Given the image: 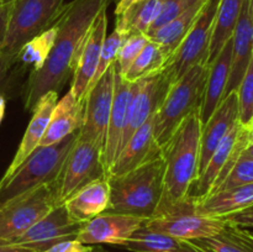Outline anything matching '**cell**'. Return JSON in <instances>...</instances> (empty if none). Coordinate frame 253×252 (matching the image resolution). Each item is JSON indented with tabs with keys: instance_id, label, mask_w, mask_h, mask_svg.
Segmentation results:
<instances>
[{
	"instance_id": "obj_37",
	"label": "cell",
	"mask_w": 253,
	"mask_h": 252,
	"mask_svg": "<svg viewBox=\"0 0 253 252\" xmlns=\"http://www.w3.org/2000/svg\"><path fill=\"white\" fill-rule=\"evenodd\" d=\"M198 1H200V0H161L160 14H158L157 19L155 20V22L152 24L147 34L172 21L173 19L179 16L185 10H188L190 6L197 4Z\"/></svg>"
},
{
	"instance_id": "obj_30",
	"label": "cell",
	"mask_w": 253,
	"mask_h": 252,
	"mask_svg": "<svg viewBox=\"0 0 253 252\" xmlns=\"http://www.w3.org/2000/svg\"><path fill=\"white\" fill-rule=\"evenodd\" d=\"M121 247L131 252H180L183 241L148 230L142 225Z\"/></svg>"
},
{
	"instance_id": "obj_38",
	"label": "cell",
	"mask_w": 253,
	"mask_h": 252,
	"mask_svg": "<svg viewBox=\"0 0 253 252\" xmlns=\"http://www.w3.org/2000/svg\"><path fill=\"white\" fill-rule=\"evenodd\" d=\"M94 247L90 245H84L77 239L64 240L53 245L44 252H91Z\"/></svg>"
},
{
	"instance_id": "obj_4",
	"label": "cell",
	"mask_w": 253,
	"mask_h": 252,
	"mask_svg": "<svg viewBox=\"0 0 253 252\" xmlns=\"http://www.w3.org/2000/svg\"><path fill=\"white\" fill-rule=\"evenodd\" d=\"M79 130L53 145L37 147L10 177L0 179V208L57 180Z\"/></svg>"
},
{
	"instance_id": "obj_18",
	"label": "cell",
	"mask_w": 253,
	"mask_h": 252,
	"mask_svg": "<svg viewBox=\"0 0 253 252\" xmlns=\"http://www.w3.org/2000/svg\"><path fill=\"white\" fill-rule=\"evenodd\" d=\"M161 156V147L153 135V116L132 133L114 161L108 177L125 174Z\"/></svg>"
},
{
	"instance_id": "obj_16",
	"label": "cell",
	"mask_w": 253,
	"mask_h": 252,
	"mask_svg": "<svg viewBox=\"0 0 253 252\" xmlns=\"http://www.w3.org/2000/svg\"><path fill=\"white\" fill-rule=\"evenodd\" d=\"M145 221L143 217L132 215L103 212L84 222L77 240L84 245L109 244L121 246Z\"/></svg>"
},
{
	"instance_id": "obj_8",
	"label": "cell",
	"mask_w": 253,
	"mask_h": 252,
	"mask_svg": "<svg viewBox=\"0 0 253 252\" xmlns=\"http://www.w3.org/2000/svg\"><path fill=\"white\" fill-rule=\"evenodd\" d=\"M220 0H207L184 40L166 62L162 71L174 83L198 64H208L210 42Z\"/></svg>"
},
{
	"instance_id": "obj_35",
	"label": "cell",
	"mask_w": 253,
	"mask_h": 252,
	"mask_svg": "<svg viewBox=\"0 0 253 252\" xmlns=\"http://www.w3.org/2000/svg\"><path fill=\"white\" fill-rule=\"evenodd\" d=\"M251 183H253V160L244 157L241 155V157L239 158L236 165L232 167V169L230 170L226 178L220 183L219 187L212 193L230 189V188L234 187H239V185L251 184Z\"/></svg>"
},
{
	"instance_id": "obj_41",
	"label": "cell",
	"mask_w": 253,
	"mask_h": 252,
	"mask_svg": "<svg viewBox=\"0 0 253 252\" xmlns=\"http://www.w3.org/2000/svg\"><path fill=\"white\" fill-rule=\"evenodd\" d=\"M16 62H19L17 56H6V54L0 56V88L6 79L9 71Z\"/></svg>"
},
{
	"instance_id": "obj_45",
	"label": "cell",
	"mask_w": 253,
	"mask_h": 252,
	"mask_svg": "<svg viewBox=\"0 0 253 252\" xmlns=\"http://www.w3.org/2000/svg\"><path fill=\"white\" fill-rule=\"evenodd\" d=\"M5 111H6V99L2 94H0V124L5 116Z\"/></svg>"
},
{
	"instance_id": "obj_33",
	"label": "cell",
	"mask_w": 253,
	"mask_h": 252,
	"mask_svg": "<svg viewBox=\"0 0 253 252\" xmlns=\"http://www.w3.org/2000/svg\"><path fill=\"white\" fill-rule=\"evenodd\" d=\"M236 93L239 101V123L250 128L253 120V57Z\"/></svg>"
},
{
	"instance_id": "obj_7",
	"label": "cell",
	"mask_w": 253,
	"mask_h": 252,
	"mask_svg": "<svg viewBox=\"0 0 253 252\" xmlns=\"http://www.w3.org/2000/svg\"><path fill=\"white\" fill-rule=\"evenodd\" d=\"M64 0H15L1 54L17 56L22 47L56 22Z\"/></svg>"
},
{
	"instance_id": "obj_6",
	"label": "cell",
	"mask_w": 253,
	"mask_h": 252,
	"mask_svg": "<svg viewBox=\"0 0 253 252\" xmlns=\"http://www.w3.org/2000/svg\"><path fill=\"white\" fill-rule=\"evenodd\" d=\"M195 202V198L188 195L180 202L165 205L155 216L146 220L143 226L180 241L207 239L222 231L227 225L226 220L198 214Z\"/></svg>"
},
{
	"instance_id": "obj_51",
	"label": "cell",
	"mask_w": 253,
	"mask_h": 252,
	"mask_svg": "<svg viewBox=\"0 0 253 252\" xmlns=\"http://www.w3.org/2000/svg\"><path fill=\"white\" fill-rule=\"evenodd\" d=\"M251 142H252V143H253V137H252V140H251Z\"/></svg>"
},
{
	"instance_id": "obj_23",
	"label": "cell",
	"mask_w": 253,
	"mask_h": 252,
	"mask_svg": "<svg viewBox=\"0 0 253 252\" xmlns=\"http://www.w3.org/2000/svg\"><path fill=\"white\" fill-rule=\"evenodd\" d=\"M231 56H232V39L222 47L216 58L209 66L207 85L200 105V119L204 125L210 116L212 115L222 99L226 94L227 83H229L230 72H231Z\"/></svg>"
},
{
	"instance_id": "obj_2",
	"label": "cell",
	"mask_w": 253,
	"mask_h": 252,
	"mask_svg": "<svg viewBox=\"0 0 253 252\" xmlns=\"http://www.w3.org/2000/svg\"><path fill=\"white\" fill-rule=\"evenodd\" d=\"M202 127L199 108L189 114L161 146V157L165 163V200L162 207L187 198L198 178Z\"/></svg>"
},
{
	"instance_id": "obj_39",
	"label": "cell",
	"mask_w": 253,
	"mask_h": 252,
	"mask_svg": "<svg viewBox=\"0 0 253 252\" xmlns=\"http://www.w3.org/2000/svg\"><path fill=\"white\" fill-rule=\"evenodd\" d=\"M224 219L229 224L245 227V229H253V207L247 208V209L242 210V211L230 215V216L224 217Z\"/></svg>"
},
{
	"instance_id": "obj_1",
	"label": "cell",
	"mask_w": 253,
	"mask_h": 252,
	"mask_svg": "<svg viewBox=\"0 0 253 252\" xmlns=\"http://www.w3.org/2000/svg\"><path fill=\"white\" fill-rule=\"evenodd\" d=\"M113 0H73L57 17L56 40L48 58L39 71H31L25 85V109L32 111L48 91H59L72 78L77 58L94 20Z\"/></svg>"
},
{
	"instance_id": "obj_14",
	"label": "cell",
	"mask_w": 253,
	"mask_h": 252,
	"mask_svg": "<svg viewBox=\"0 0 253 252\" xmlns=\"http://www.w3.org/2000/svg\"><path fill=\"white\" fill-rule=\"evenodd\" d=\"M82 226L83 224L72 219L66 207L61 204L42 216L21 236L6 244L16 245L32 252H44L64 240L77 239Z\"/></svg>"
},
{
	"instance_id": "obj_24",
	"label": "cell",
	"mask_w": 253,
	"mask_h": 252,
	"mask_svg": "<svg viewBox=\"0 0 253 252\" xmlns=\"http://www.w3.org/2000/svg\"><path fill=\"white\" fill-rule=\"evenodd\" d=\"M110 202V184L108 177L95 180L79 189L63 203L67 211L76 221L84 222L106 211Z\"/></svg>"
},
{
	"instance_id": "obj_28",
	"label": "cell",
	"mask_w": 253,
	"mask_h": 252,
	"mask_svg": "<svg viewBox=\"0 0 253 252\" xmlns=\"http://www.w3.org/2000/svg\"><path fill=\"white\" fill-rule=\"evenodd\" d=\"M245 0H220L214 21L208 64L211 63L222 47L232 39Z\"/></svg>"
},
{
	"instance_id": "obj_22",
	"label": "cell",
	"mask_w": 253,
	"mask_h": 252,
	"mask_svg": "<svg viewBox=\"0 0 253 252\" xmlns=\"http://www.w3.org/2000/svg\"><path fill=\"white\" fill-rule=\"evenodd\" d=\"M85 100H77L71 90L57 101L51 120L39 147L59 142L71 133L76 132L83 125Z\"/></svg>"
},
{
	"instance_id": "obj_17",
	"label": "cell",
	"mask_w": 253,
	"mask_h": 252,
	"mask_svg": "<svg viewBox=\"0 0 253 252\" xmlns=\"http://www.w3.org/2000/svg\"><path fill=\"white\" fill-rule=\"evenodd\" d=\"M239 123V101L236 90L227 94L209 120L203 125L198 177L209 162L217 146Z\"/></svg>"
},
{
	"instance_id": "obj_11",
	"label": "cell",
	"mask_w": 253,
	"mask_h": 252,
	"mask_svg": "<svg viewBox=\"0 0 253 252\" xmlns=\"http://www.w3.org/2000/svg\"><path fill=\"white\" fill-rule=\"evenodd\" d=\"M251 140V130L237 123L214 151L203 172L193 183L188 195L199 200L214 192L236 165Z\"/></svg>"
},
{
	"instance_id": "obj_43",
	"label": "cell",
	"mask_w": 253,
	"mask_h": 252,
	"mask_svg": "<svg viewBox=\"0 0 253 252\" xmlns=\"http://www.w3.org/2000/svg\"><path fill=\"white\" fill-rule=\"evenodd\" d=\"M141 1V0H119V2L116 4V9H115V15L121 14L124 10L127 9L130 5H132L133 2Z\"/></svg>"
},
{
	"instance_id": "obj_44",
	"label": "cell",
	"mask_w": 253,
	"mask_h": 252,
	"mask_svg": "<svg viewBox=\"0 0 253 252\" xmlns=\"http://www.w3.org/2000/svg\"><path fill=\"white\" fill-rule=\"evenodd\" d=\"M180 252H204L200 249H198L197 246H194L193 244H190L189 241H183V250Z\"/></svg>"
},
{
	"instance_id": "obj_3",
	"label": "cell",
	"mask_w": 253,
	"mask_h": 252,
	"mask_svg": "<svg viewBox=\"0 0 253 252\" xmlns=\"http://www.w3.org/2000/svg\"><path fill=\"white\" fill-rule=\"evenodd\" d=\"M110 202L105 212L151 219L165 200V163L153 158L125 174L108 177Z\"/></svg>"
},
{
	"instance_id": "obj_42",
	"label": "cell",
	"mask_w": 253,
	"mask_h": 252,
	"mask_svg": "<svg viewBox=\"0 0 253 252\" xmlns=\"http://www.w3.org/2000/svg\"><path fill=\"white\" fill-rule=\"evenodd\" d=\"M0 252H32L24 247L16 246V245L6 244V242L0 241Z\"/></svg>"
},
{
	"instance_id": "obj_34",
	"label": "cell",
	"mask_w": 253,
	"mask_h": 252,
	"mask_svg": "<svg viewBox=\"0 0 253 252\" xmlns=\"http://www.w3.org/2000/svg\"><path fill=\"white\" fill-rule=\"evenodd\" d=\"M124 41H125L124 36L120 32L116 31V30H114L108 37H105V41H104L103 48H101L100 52V58H99L98 67H96V72L95 74H94V78L93 81H91L90 85H89L88 90L96 83V81L105 73L106 69H108L111 64H114L118 61L119 51H120ZM88 90H86V93H88Z\"/></svg>"
},
{
	"instance_id": "obj_50",
	"label": "cell",
	"mask_w": 253,
	"mask_h": 252,
	"mask_svg": "<svg viewBox=\"0 0 253 252\" xmlns=\"http://www.w3.org/2000/svg\"><path fill=\"white\" fill-rule=\"evenodd\" d=\"M250 130H251V133H252V137H253V120H252V124H251V126H250Z\"/></svg>"
},
{
	"instance_id": "obj_48",
	"label": "cell",
	"mask_w": 253,
	"mask_h": 252,
	"mask_svg": "<svg viewBox=\"0 0 253 252\" xmlns=\"http://www.w3.org/2000/svg\"><path fill=\"white\" fill-rule=\"evenodd\" d=\"M244 229H245V227H244ZM246 231H247V234H249L250 236H251L253 239V229H246Z\"/></svg>"
},
{
	"instance_id": "obj_31",
	"label": "cell",
	"mask_w": 253,
	"mask_h": 252,
	"mask_svg": "<svg viewBox=\"0 0 253 252\" xmlns=\"http://www.w3.org/2000/svg\"><path fill=\"white\" fill-rule=\"evenodd\" d=\"M166 62H167V58H166L162 49L160 48L157 43L150 40L147 44L143 47L141 53L132 62L127 72L121 77L127 82L140 81V79L146 78L151 74L162 71Z\"/></svg>"
},
{
	"instance_id": "obj_10",
	"label": "cell",
	"mask_w": 253,
	"mask_h": 252,
	"mask_svg": "<svg viewBox=\"0 0 253 252\" xmlns=\"http://www.w3.org/2000/svg\"><path fill=\"white\" fill-rule=\"evenodd\" d=\"M105 177L108 175L103 161V150L78 136L54 182L58 203L63 204L79 189Z\"/></svg>"
},
{
	"instance_id": "obj_36",
	"label": "cell",
	"mask_w": 253,
	"mask_h": 252,
	"mask_svg": "<svg viewBox=\"0 0 253 252\" xmlns=\"http://www.w3.org/2000/svg\"><path fill=\"white\" fill-rule=\"evenodd\" d=\"M148 41L150 40L146 35H133V36L125 39L120 51H119L118 61H116L120 76H124L127 72L132 62L141 53V51L147 44Z\"/></svg>"
},
{
	"instance_id": "obj_27",
	"label": "cell",
	"mask_w": 253,
	"mask_h": 252,
	"mask_svg": "<svg viewBox=\"0 0 253 252\" xmlns=\"http://www.w3.org/2000/svg\"><path fill=\"white\" fill-rule=\"evenodd\" d=\"M161 10V0H141L116 15L115 30L124 39L133 35H147Z\"/></svg>"
},
{
	"instance_id": "obj_29",
	"label": "cell",
	"mask_w": 253,
	"mask_h": 252,
	"mask_svg": "<svg viewBox=\"0 0 253 252\" xmlns=\"http://www.w3.org/2000/svg\"><path fill=\"white\" fill-rule=\"evenodd\" d=\"M189 242L204 252H253V239L246 229L229 222L215 236Z\"/></svg>"
},
{
	"instance_id": "obj_40",
	"label": "cell",
	"mask_w": 253,
	"mask_h": 252,
	"mask_svg": "<svg viewBox=\"0 0 253 252\" xmlns=\"http://www.w3.org/2000/svg\"><path fill=\"white\" fill-rule=\"evenodd\" d=\"M10 11H11V4L1 5L0 6V56H1L2 46H4L5 39H6Z\"/></svg>"
},
{
	"instance_id": "obj_49",
	"label": "cell",
	"mask_w": 253,
	"mask_h": 252,
	"mask_svg": "<svg viewBox=\"0 0 253 252\" xmlns=\"http://www.w3.org/2000/svg\"><path fill=\"white\" fill-rule=\"evenodd\" d=\"M249 2H250V9H251V12L253 15V0H249Z\"/></svg>"
},
{
	"instance_id": "obj_20",
	"label": "cell",
	"mask_w": 253,
	"mask_h": 252,
	"mask_svg": "<svg viewBox=\"0 0 253 252\" xmlns=\"http://www.w3.org/2000/svg\"><path fill=\"white\" fill-rule=\"evenodd\" d=\"M133 90V82H127L116 73L115 93H114L113 106H111L110 119H109L106 140L103 150V161L106 169V175L119 153L121 137L126 125V113Z\"/></svg>"
},
{
	"instance_id": "obj_12",
	"label": "cell",
	"mask_w": 253,
	"mask_h": 252,
	"mask_svg": "<svg viewBox=\"0 0 253 252\" xmlns=\"http://www.w3.org/2000/svg\"><path fill=\"white\" fill-rule=\"evenodd\" d=\"M118 63L106 69L105 73L96 81L85 96L83 125L79 128V137L89 141L104 150L115 93V78Z\"/></svg>"
},
{
	"instance_id": "obj_5",
	"label": "cell",
	"mask_w": 253,
	"mask_h": 252,
	"mask_svg": "<svg viewBox=\"0 0 253 252\" xmlns=\"http://www.w3.org/2000/svg\"><path fill=\"white\" fill-rule=\"evenodd\" d=\"M208 73V64H198L170 84L162 104L153 115V135L160 147L189 114L200 108Z\"/></svg>"
},
{
	"instance_id": "obj_26",
	"label": "cell",
	"mask_w": 253,
	"mask_h": 252,
	"mask_svg": "<svg viewBox=\"0 0 253 252\" xmlns=\"http://www.w3.org/2000/svg\"><path fill=\"white\" fill-rule=\"evenodd\" d=\"M205 1L207 0H200L197 4H194L189 9L185 10L179 16L173 19L172 21H169L168 24L160 27V29L146 35L151 41L160 46L167 61L172 56L173 52L178 48L180 42L184 40L185 35L188 34L190 27L193 26V24L197 20L198 15L202 11Z\"/></svg>"
},
{
	"instance_id": "obj_46",
	"label": "cell",
	"mask_w": 253,
	"mask_h": 252,
	"mask_svg": "<svg viewBox=\"0 0 253 252\" xmlns=\"http://www.w3.org/2000/svg\"><path fill=\"white\" fill-rule=\"evenodd\" d=\"M242 156L246 158H251V160H253V143L252 142L245 148V151L242 152Z\"/></svg>"
},
{
	"instance_id": "obj_25",
	"label": "cell",
	"mask_w": 253,
	"mask_h": 252,
	"mask_svg": "<svg viewBox=\"0 0 253 252\" xmlns=\"http://www.w3.org/2000/svg\"><path fill=\"white\" fill-rule=\"evenodd\" d=\"M250 207H253V183L211 193L195 202L198 214L222 219Z\"/></svg>"
},
{
	"instance_id": "obj_21",
	"label": "cell",
	"mask_w": 253,
	"mask_h": 252,
	"mask_svg": "<svg viewBox=\"0 0 253 252\" xmlns=\"http://www.w3.org/2000/svg\"><path fill=\"white\" fill-rule=\"evenodd\" d=\"M253 57V15L250 9L249 0H245L242 5L239 22L232 36V56L231 72L226 94L235 91L239 88L249 64Z\"/></svg>"
},
{
	"instance_id": "obj_32",
	"label": "cell",
	"mask_w": 253,
	"mask_h": 252,
	"mask_svg": "<svg viewBox=\"0 0 253 252\" xmlns=\"http://www.w3.org/2000/svg\"><path fill=\"white\" fill-rule=\"evenodd\" d=\"M56 26L52 25L46 31L27 42L17 54L19 61L25 64H32L34 66L32 71L41 69L51 53L56 40Z\"/></svg>"
},
{
	"instance_id": "obj_47",
	"label": "cell",
	"mask_w": 253,
	"mask_h": 252,
	"mask_svg": "<svg viewBox=\"0 0 253 252\" xmlns=\"http://www.w3.org/2000/svg\"><path fill=\"white\" fill-rule=\"evenodd\" d=\"M15 0H0V6L1 5H7V4H11V2H14Z\"/></svg>"
},
{
	"instance_id": "obj_9",
	"label": "cell",
	"mask_w": 253,
	"mask_h": 252,
	"mask_svg": "<svg viewBox=\"0 0 253 252\" xmlns=\"http://www.w3.org/2000/svg\"><path fill=\"white\" fill-rule=\"evenodd\" d=\"M58 203L56 184L43 185L0 208V241L11 242L21 236Z\"/></svg>"
},
{
	"instance_id": "obj_19",
	"label": "cell",
	"mask_w": 253,
	"mask_h": 252,
	"mask_svg": "<svg viewBox=\"0 0 253 252\" xmlns=\"http://www.w3.org/2000/svg\"><path fill=\"white\" fill-rule=\"evenodd\" d=\"M57 101H58V93H56V91H48L37 101L34 110H32L34 114H32L29 126L25 131L24 137L20 142L19 148H17L11 163L7 167L6 172L2 175L1 179L10 177L15 172V169L39 147L42 137L46 132L49 120H51L52 111H53Z\"/></svg>"
},
{
	"instance_id": "obj_15",
	"label": "cell",
	"mask_w": 253,
	"mask_h": 252,
	"mask_svg": "<svg viewBox=\"0 0 253 252\" xmlns=\"http://www.w3.org/2000/svg\"><path fill=\"white\" fill-rule=\"evenodd\" d=\"M106 10L108 7L101 10L94 20L77 58V66L72 76V84L69 89L77 100H85L86 90L96 72L100 52L106 37V30H108Z\"/></svg>"
},
{
	"instance_id": "obj_13",
	"label": "cell",
	"mask_w": 253,
	"mask_h": 252,
	"mask_svg": "<svg viewBox=\"0 0 253 252\" xmlns=\"http://www.w3.org/2000/svg\"><path fill=\"white\" fill-rule=\"evenodd\" d=\"M170 84L172 82L163 71L133 82L132 95L127 105L126 125L121 137L119 153L132 133L155 115L162 104Z\"/></svg>"
}]
</instances>
